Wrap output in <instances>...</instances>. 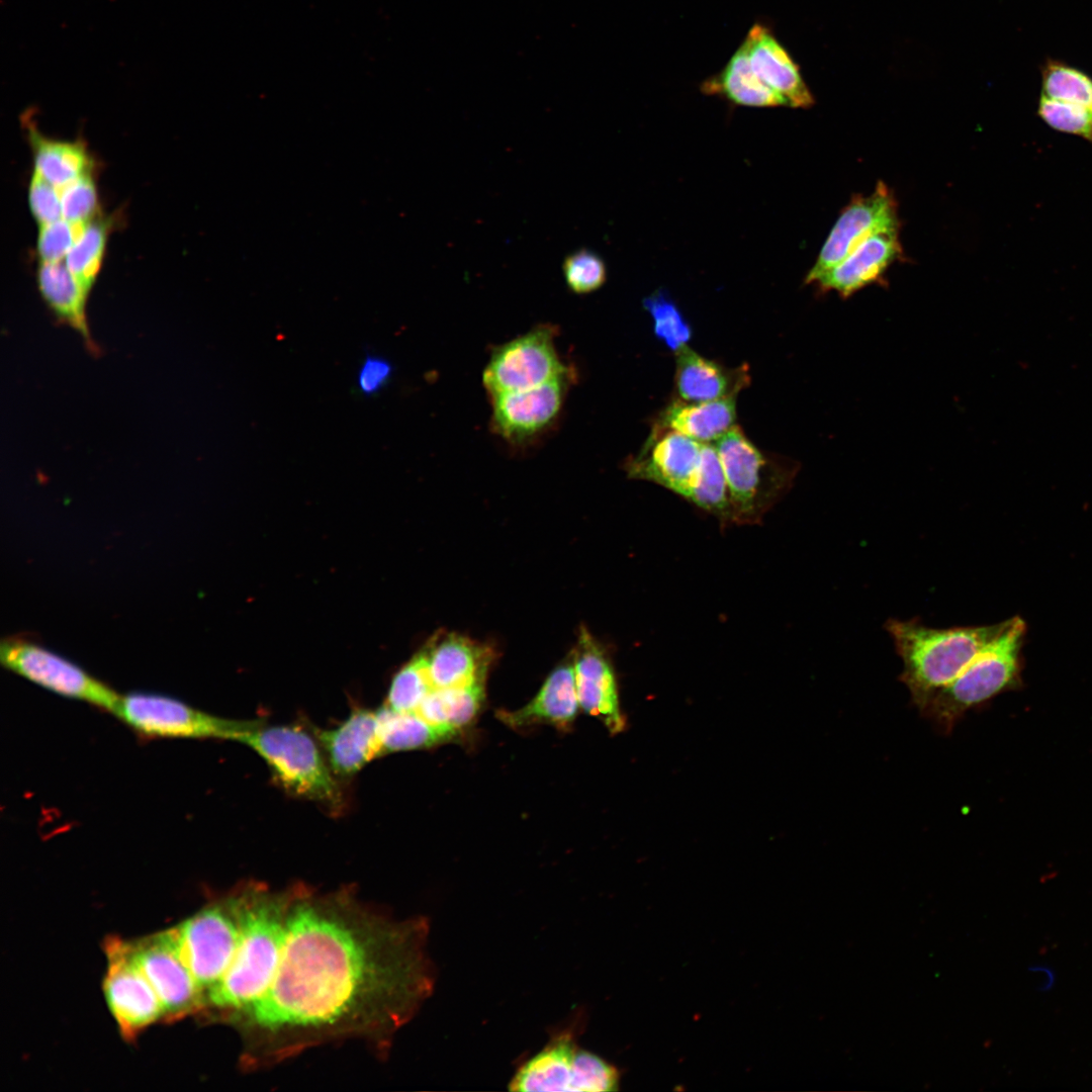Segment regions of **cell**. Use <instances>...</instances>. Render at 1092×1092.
<instances>
[{
    "label": "cell",
    "instance_id": "8fae6325",
    "mask_svg": "<svg viewBox=\"0 0 1092 1092\" xmlns=\"http://www.w3.org/2000/svg\"><path fill=\"white\" fill-rule=\"evenodd\" d=\"M105 949V1000L121 1034L131 1038L151 1024L165 1019V1012L133 958L130 941L111 938L107 940Z\"/></svg>",
    "mask_w": 1092,
    "mask_h": 1092
},
{
    "label": "cell",
    "instance_id": "d6a6232c",
    "mask_svg": "<svg viewBox=\"0 0 1092 1092\" xmlns=\"http://www.w3.org/2000/svg\"><path fill=\"white\" fill-rule=\"evenodd\" d=\"M1040 94L1092 108V78L1062 62L1049 61L1041 70Z\"/></svg>",
    "mask_w": 1092,
    "mask_h": 1092
},
{
    "label": "cell",
    "instance_id": "836d02e7",
    "mask_svg": "<svg viewBox=\"0 0 1092 1092\" xmlns=\"http://www.w3.org/2000/svg\"><path fill=\"white\" fill-rule=\"evenodd\" d=\"M1037 115L1051 128L1092 143V108L1040 94Z\"/></svg>",
    "mask_w": 1092,
    "mask_h": 1092
},
{
    "label": "cell",
    "instance_id": "6da1fadb",
    "mask_svg": "<svg viewBox=\"0 0 1092 1092\" xmlns=\"http://www.w3.org/2000/svg\"><path fill=\"white\" fill-rule=\"evenodd\" d=\"M428 934L425 917L396 919L349 889L255 887L225 977L244 1067L348 1038L388 1052L432 994Z\"/></svg>",
    "mask_w": 1092,
    "mask_h": 1092
},
{
    "label": "cell",
    "instance_id": "603a6c76",
    "mask_svg": "<svg viewBox=\"0 0 1092 1092\" xmlns=\"http://www.w3.org/2000/svg\"><path fill=\"white\" fill-rule=\"evenodd\" d=\"M736 396L686 402L675 400L660 419V427L676 431L700 443L717 441L735 426Z\"/></svg>",
    "mask_w": 1092,
    "mask_h": 1092
},
{
    "label": "cell",
    "instance_id": "cb8c5ba5",
    "mask_svg": "<svg viewBox=\"0 0 1092 1092\" xmlns=\"http://www.w3.org/2000/svg\"><path fill=\"white\" fill-rule=\"evenodd\" d=\"M707 95H720L743 106H787V101L753 71L744 42L731 57L724 69L705 80L701 86Z\"/></svg>",
    "mask_w": 1092,
    "mask_h": 1092
},
{
    "label": "cell",
    "instance_id": "277c9868",
    "mask_svg": "<svg viewBox=\"0 0 1092 1092\" xmlns=\"http://www.w3.org/2000/svg\"><path fill=\"white\" fill-rule=\"evenodd\" d=\"M236 741L256 751L286 792L318 802L332 811L343 809L344 792L335 772L314 739L303 729L265 726L262 722L242 733Z\"/></svg>",
    "mask_w": 1092,
    "mask_h": 1092
},
{
    "label": "cell",
    "instance_id": "5b68a950",
    "mask_svg": "<svg viewBox=\"0 0 1092 1092\" xmlns=\"http://www.w3.org/2000/svg\"><path fill=\"white\" fill-rule=\"evenodd\" d=\"M713 444L728 484L734 524L759 523L789 490L797 467L760 451L737 425Z\"/></svg>",
    "mask_w": 1092,
    "mask_h": 1092
},
{
    "label": "cell",
    "instance_id": "1f68e13d",
    "mask_svg": "<svg viewBox=\"0 0 1092 1092\" xmlns=\"http://www.w3.org/2000/svg\"><path fill=\"white\" fill-rule=\"evenodd\" d=\"M643 307L650 314L655 337L676 353L692 338V328L669 294L658 289L645 297Z\"/></svg>",
    "mask_w": 1092,
    "mask_h": 1092
},
{
    "label": "cell",
    "instance_id": "8992f818",
    "mask_svg": "<svg viewBox=\"0 0 1092 1092\" xmlns=\"http://www.w3.org/2000/svg\"><path fill=\"white\" fill-rule=\"evenodd\" d=\"M620 1072L600 1056L581 1049L564 1030L525 1062L509 1083L519 1092H602L619 1089Z\"/></svg>",
    "mask_w": 1092,
    "mask_h": 1092
},
{
    "label": "cell",
    "instance_id": "74e56055",
    "mask_svg": "<svg viewBox=\"0 0 1092 1092\" xmlns=\"http://www.w3.org/2000/svg\"><path fill=\"white\" fill-rule=\"evenodd\" d=\"M28 203L33 217L40 223L62 218L60 189L33 173L28 188Z\"/></svg>",
    "mask_w": 1092,
    "mask_h": 1092
},
{
    "label": "cell",
    "instance_id": "7402d4cb",
    "mask_svg": "<svg viewBox=\"0 0 1092 1092\" xmlns=\"http://www.w3.org/2000/svg\"><path fill=\"white\" fill-rule=\"evenodd\" d=\"M579 703L573 663H562L547 677L535 698L513 712H499V719L514 728L549 723L560 728L574 720Z\"/></svg>",
    "mask_w": 1092,
    "mask_h": 1092
},
{
    "label": "cell",
    "instance_id": "4316f807",
    "mask_svg": "<svg viewBox=\"0 0 1092 1092\" xmlns=\"http://www.w3.org/2000/svg\"><path fill=\"white\" fill-rule=\"evenodd\" d=\"M37 284L41 296L56 314L88 338L85 305L90 290L61 262L41 263Z\"/></svg>",
    "mask_w": 1092,
    "mask_h": 1092
},
{
    "label": "cell",
    "instance_id": "f546056e",
    "mask_svg": "<svg viewBox=\"0 0 1092 1092\" xmlns=\"http://www.w3.org/2000/svg\"><path fill=\"white\" fill-rule=\"evenodd\" d=\"M110 226L108 219L87 222L65 258L67 268L88 290L102 265Z\"/></svg>",
    "mask_w": 1092,
    "mask_h": 1092
},
{
    "label": "cell",
    "instance_id": "f1b7e54d",
    "mask_svg": "<svg viewBox=\"0 0 1092 1092\" xmlns=\"http://www.w3.org/2000/svg\"><path fill=\"white\" fill-rule=\"evenodd\" d=\"M688 500L717 517L723 525L734 523L728 484L714 444L702 445L699 470Z\"/></svg>",
    "mask_w": 1092,
    "mask_h": 1092
},
{
    "label": "cell",
    "instance_id": "4fadbf2b",
    "mask_svg": "<svg viewBox=\"0 0 1092 1092\" xmlns=\"http://www.w3.org/2000/svg\"><path fill=\"white\" fill-rule=\"evenodd\" d=\"M889 228H899L898 206L890 189L880 181L872 194L855 195L842 209L806 275L805 284L815 283L866 239Z\"/></svg>",
    "mask_w": 1092,
    "mask_h": 1092
},
{
    "label": "cell",
    "instance_id": "9a60e30c",
    "mask_svg": "<svg viewBox=\"0 0 1092 1092\" xmlns=\"http://www.w3.org/2000/svg\"><path fill=\"white\" fill-rule=\"evenodd\" d=\"M703 443L676 431L654 430L643 451L627 462L633 478L655 482L688 499L701 462Z\"/></svg>",
    "mask_w": 1092,
    "mask_h": 1092
},
{
    "label": "cell",
    "instance_id": "5bb4252c",
    "mask_svg": "<svg viewBox=\"0 0 1092 1092\" xmlns=\"http://www.w3.org/2000/svg\"><path fill=\"white\" fill-rule=\"evenodd\" d=\"M568 373L536 387L491 396L492 429L512 444H522L557 419L568 389Z\"/></svg>",
    "mask_w": 1092,
    "mask_h": 1092
},
{
    "label": "cell",
    "instance_id": "484cf974",
    "mask_svg": "<svg viewBox=\"0 0 1092 1092\" xmlns=\"http://www.w3.org/2000/svg\"><path fill=\"white\" fill-rule=\"evenodd\" d=\"M483 700L484 682L433 689L415 713L432 726L456 736L474 720Z\"/></svg>",
    "mask_w": 1092,
    "mask_h": 1092
},
{
    "label": "cell",
    "instance_id": "3957f363",
    "mask_svg": "<svg viewBox=\"0 0 1092 1092\" xmlns=\"http://www.w3.org/2000/svg\"><path fill=\"white\" fill-rule=\"evenodd\" d=\"M1024 633L1021 618L1004 621L995 639L953 680L937 691L920 712L947 733L968 710L1011 688L1018 678Z\"/></svg>",
    "mask_w": 1092,
    "mask_h": 1092
},
{
    "label": "cell",
    "instance_id": "52a82bcc",
    "mask_svg": "<svg viewBox=\"0 0 1092 1092\" xmlns=\"http://www.w3.org/2000/svg\"><path fill=\"white\" fill-rule=\"evenodd\" d=\"M146 737L221 738L237 740L260 720H231L197 710L177 699L146 692L120 696L113 712Z\"/></svg>",
    "mask_w": 1092,
    "mask_h": 1092
},
{
    "label": "cell",
    "instance_id": "7a4b0ae2",
    "mask_svg": "<svg viewBox=\"0 0 1092 1092\" xmlns=\"http://www.w3.org/2000/svg\"><path fill=\"white\" fill-rule=\"evenodd\" d=\"M1004 622L989 626L931 628L917 619L891 618L884 628L903 661L900 680L921 711L1000 633Z\"/></svg>",
    "mask_w": 1092,
    "mask_h": 1092
},
{
    "label": "cell",
    "instance_id": "e0dca14e",
    "mask_svg": "<svg viewBox=\"0 0 1092 1092\" xmlns=\"http://www.w3.org/2000/svg\"><path fill=\"white\" fill-rule=\"evenodd\" d=\"M901 256L899 228L885 229L866 239L815 283L822 292L835 291L846 298L868 285L882 283L886 270Z\"/></svg>",
    "mask_w": 1092,
    "mask_h": 1092
},
{
    "label": "cell",
    "instance_id": "ba28073f",
    "mask_svg": "<svg viewBox=\"0 0 1092 1092\" xmlns=\"http://www.w3.org/2000/svg\"><path fill=\"white\" fill-rule=\"evenodd\" d=\"M0 661L8 670L41 688L112 714L120 698L76 663L23 635L2 639Z\"/></svg>",
    "mask_w": 1092,
    "mask_h": 1092
},
{
    "label": "cell",
    "instance_id": "44dd1931",
    "mask_svg": "<svg viewBox=\"0 0 1092 1092\" xmlns=\"http://www.w3.org/2000/svg\"><path fill=\"white\" fill-rule=\"evenodd\" d=\"M675 391L678 399L699 402L737 396L749 383L746 366L729 369L686 346L675 353Z\"/></svg>",
    "mask_w": 1092,
    "mask_h": 1092
},
{
    "label": "cell",
    "instance_id": "9c48e42d",
    "mask_svg": "<svg viewBox=\"0 0 1092 1092\" xmlns=\"http://www.w3.org/2000/svg\"><path fill=\"white\" fill-rule=\"evenodd\" d=\"M171 931L179 953L205 1000L207 992L221 978L234 947L236 923L228 894L171 928Z\"/></svg>",
    "mask_w": 1092,
    "mask_h": 1092
},
{
    "label": "cell",
    "instance_id": "d6986e66",
    "mask_svg": "<svg viewBox=\"0 0 1092 1092\" xmlns=\"http://www.w3.org/2000/svg\"><path fill=\"white\" fill-rule=\"evenodd\" d=\"M314 734L338 776H352L382 754L376 711L356 709L339 726Z\"/></svg>",
    "mask_w": 1092,
    "mask_h": 1092
},
{
    "label": "cell",
    "instance_id": "8d00e7d4",
    "mask_svg": "<svg viewBox=\"0 0 1092 1092\" xmlns=\"http://www.w3.org/2000/svg\"><path fill=\"white\" fill-rule=\"evenodd\" d=\"M85 224L63 217L40 224L36 247L41 263H58L66 258Z\"/></svg>",
    "mask_w": 1092,
    "mask_h": 1092
},
{
    "label": "cell",
    "instance_id": "e575fe53",
    "mask_svg": "<svg viewBox=\"0 0 1092 1092\" xmlns=\"http://www.w3.org/2000/svg\"><path fill=\"white\" fill-rule=\"evenodd\" d=\"M562 270L568 288L578 294L593 292L607 280L604 260L587 249H579L567 255Z\"/></svg>",
    "mask_w": 1092,
    "mask_h": 1092
},
{
    "label": "cell",
    "instance_id": "7c38bea8",
    "mask_svg": "<svg viewBox=\"0 0 1092 1092\" xmlns=\"http://www.w3.org/2000/svg\"><path fill=\"white\" fill-rule=\"evenodd\" d=\"M133 958L155 990L165 1019L204 1010V997L184 964L171 929L130 941Z\"/></svg>",
    "mask_w": 1092,
    "mask_h": 1092
},
{
    "label": "cell",
    "instance_id": "30bf717a",
    "mask_svg": "<svg viewBox=\"0 0 1092 1092\" xmlns=\"http://www.w3.org/2000/svg\"><path fill=\"white\" fill-rule=\"evenodd\" d=\"M554 345V330L539 326L496 347L483 371L489 396L528 389L567 374Z\"/></svg>",
    "mask_w": 1092,
    "mask_h": 1092
},
{
    "label": "cell",
    "instance_id": "f35d334b",
    "mask_svg": "<svg viewBox=\"0 0 1092 1092\" xmlns=\"http://www.w3.org/2000/svg\"><path fill=\"white\" fill-rule=\"evenodd\" d=\"M393 367L384 357L367 354L357 374L359 391L371 396L385 387L392 375Z\"/></svg>",
    "mask_w": 1092,
    "mask_h": 1092
},
{
    "label": "cell",
    "instance_id": "2e32d148",
    "mask_svg": "<svg viewBox=\"0 0 1092 1092\" xmlns=\"http://www.w3.org/2000/svg\"><path fill=\"white\" fill-rule=\"evenodd\" d=\"M573 667L579 707L617 733L624 727L611 662L596 638L582 627L574 649Z\"/></svg>",
    "mask_w": 1092,
    "mask_h": 1092
},
{
    "label": "cell",
    "instance_id": "ac0fdd59",
    "mask_svg": "<svg viewBox=\"0 0 1092 1092\" xmlns=\"http://www.w3.org/2000/svg\"><path fill=\"white\" fill-rule=\"evenodd\" d=\"M434 689L461 688L485 681L490 647L453 632H442L424 650Z\"/></svg>",
    "mask_w": 1092,
    "mask_h": 1092
},
{
    "label": "cell",
    "instance_id": "d590c367",
    "mask_svg": "<svg viewBox=\"0 0 1092 1092\" xmlns=\"http://www.w3.org/2000/svg\"><path fill=\"white\" fill-rule=\"evenodd\" d=\"M62 217L77 223H87L98 211V194L91 174H85L60 189Z\"/></svg>",
    "mask_w": 1092,
    "mask_h": 1092
},
{
    "label": "cell",
    "instance_id": "83f0119b",
    "mask_svg": "<svg viewBox=\"0 0 1092 1092\" xmlns=\"http://www.w3.org/2000/svg\"><path fill=\"white\" fill-rule=\"evenodd\" d=\"M376 714L381 753L430 747L455 736L432 726L416 713L397 712L384 706Z\"/></svg>",
    "mask_w": 1092,
    "mask_h": 1092
},
{
    "label": "cell",
    "instance_id": "ffe728a7",
    "mask_svg": "<svg viewBox=\"0 0 1092 1092\" xmlns=\"http://www.w3.org/2000/svg\"><path fill=\"white\" fill-rule=\"evenodd\" d=\"M743 42L753 71L788 105L809 108L814 104V97L802 78L799 66L766 26L754 24Z\"/></svg>",
    "mask_w": 1092,
    "mask_h": 1092
},
{
    "label": "cell",
    "instance_id": "4dcf8cb0",
    "mask_svg": "<svg viewBox=\"0 0 1092 1092\" xmlns=\"http://www.w3.org/2000/svg\"><path fill=\"white\" fill-rule=\"evenodd\" d=\"M434 689L425 651L417 654L392 678L386 706L397 712L415 713Z\"/></svg>",
    "mask_w": 1092,
    "mask_h": 1092
},
{
    "label": "cell",
    "instance_id": "d4e9b609",
    "mask_svg": "<svg viewBox=\"0 0 1092 1092\" xmlns=\"http://www.w3.org/2000/svg\"><path fill=\"white\" fill-rule=\"evenodd\" d=\"M29 140L34 173L58 189L90 173L92 161L83 144L51 140L34 128L29 129Z\"/></svg>",
    "mask_w": 1092,
    "mask_h": 1092
}]
</instances>
